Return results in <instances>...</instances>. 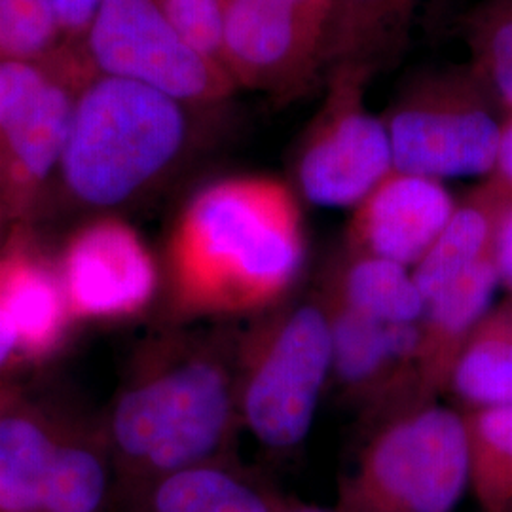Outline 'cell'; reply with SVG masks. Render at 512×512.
I'll use <instances>...</instances> for the list:
<instances>
[{"instance_id":"6da1fadb","label":"cell","mask_w":512,"mask_h":512,"mask_svg":"<svg viewBox=\"0 0 512 512\" xmlns=\"http://www.w3.org/2000/svg\"><path fill=\"white\" fill-rule=\"evenodd\" d=\"M308 256L293 186L234 175L202 186L165 245L167 306L179 319L256 317L291 298Z\"/></svg>"},{"instance_id":"7a4b0ae2","label":"cell","mask_w":512,"mask_h":512,"mask_svg":"<svg viewBox=\"0 0 512 512\" xmlns=\"http://www.w3.org/2000/svg\"><path fill=\"white\" fill-rule=\"evenodd\" d=\"M241 429L238 336L175 334L148 349L110 416L135 492L222 458Z\"/></svg>"},{"instance_id":"3957f363","label":"cell","mask_w":512,"mask_h":512,"mask_svg":"<svg viewBox=\"0 0 512 512\" xmlns=\"http://www.w3.org/2000/svg\"><path fill=\"white\" fill-rule=\"evenodd\" d=\"M188 145L184 103L101 76L74 101L59 171L78 202L112 209L162 183L181 164Z\"/></svg>"},{"instance_id":"277c9868","label":"cell","mask_w":512,"mask_h":512,"mask_svg":"<svg viewBox=\"0 0 512 512\" xmlns=\"http://www.w3.org/2000/svg\"><path fill=\"white\" fill-rule=\"evenodd\" d=\"M238 336L241 427L272 452L310 435L332 380L329 315L319 293L289 298Z\"/></svg>"},{"instance_id":"5b68a950","label":"cell","mask_w":512,"mask_h":512,"mask_svg":"<svg viewBox=\"0 0 512 512\" xmlns=\"http://www.w3.org/2000/svg\"><path fill=\"white\" fill-rule=\"evenodd\" d=\"M469 490L463 412L418 404L378 421L349 473L334 512H456Z\"/></svg>"},{"instance_id":"8992f818","label":"cell","mask_w":512,"mask_h":512,"mask_svg":"<svg viewBox=\"0 0 512 512\" xmlns=\"http://www.w3.org/2000/svg\"><path fill=\"white\" fill-rule=\"evenodd\" d=\"M384 120L399 171L437 181L494 171L503 112L469 65L414 76Z\"/></svg>"},{"instance_id":"52a82bcc","label":"cell","mask_w":512,"mask_h":512,"mask_svg":"<svg viewBox=\"0 0 512 512\" xmlns=\"http://www.w3.org/2000/svg\"><path fill=\"white\" fill-rule=\"evenodd\" d=\"M363 65L342 63L327 71L321 109L296 148V194L319 207H355L395 169L382 116L366 109Z\"/></svg>"},{"instance_id":"ba28073f","label":"cell","mask_w":512,"mask_h":512,"mask_svg":"<svg viewBox=\"0 0 512 512\" xmlns=\"http://www.w3.org/2000/svg\"><path fill=\"white\" fill-rule=\"evenodd\" d=\"M86 33L103 76L147 86L184 105L215 103L236 86L219 61L184 37L164 0H101Z\"/></svg>"},{"instance_id":"9c48e42d","label":"cell","mask_w":512,"mask_h":512,"mask_svg":"<svg viewBox=\"0 0 512 512\" xmlns=\"http://www.w3.org/2000/svg\"><path fill=\"white\" fill-rule=\"evenodd\" d=\"M327 25L293 0H222L219 63L234 84L293 99L323 69Z\"/></svg>"},{"instance_id":"30bf717a","label":"cell","mask_w":512,"mask_h":512,"mask_svg":"<svg viewBox=\"0 0 512 512\" xmlns=\"http://www.w3.org/2000/svg\"><path fill=\"white\" fill-rule=\"evenodd\" d=\"M57 272L73 319L122 321L147 310L162 270L145 239L124 220L105 217L74 232Z\"/></svg>"},{"instance_id":"8fae6325","label":"cell","mask_w":512,"mask_h":512,"mask_svg":"<svg viewBox=\"0 0 512 512\" xmlns=\"http://www.w3.org/2000/svg\"><path fill=\"white\" fill-rule=\"evenodd\" d=\"M329 315L332 380L340 395L376 421L418 406L416 325H384L317 289Z\"/></svg>"},{"instance_id":"7c38bea8","label":"cell","mask_w":512,"mask_h":512,"mask_svg":"<svg viewBox=\"0 0 512 512\" xmlns=\"http://www.w3.org/2000/svg\"><path fill=\"white\" fill-rule=\"evenodd\" d=\"M446 184L393 169L351 211L346 251L414 268L454 215Z\"/></svg>"},{"instance_id":"4fadbf2b","label":"cell","mask_w":512,"mask_h":512,"mask_svg":"<svg viewBox=\"0 0 512 512\" xmlns=\"http://www.w3.org/2000/svg\"><path fill=\"white\" fill-rule=\"evenodd\" d=\"M501 285L497 260H488L425 302L418 321L416 401L435 403L448 393L452 370Z\"/></svg>"},{"instance_id":"5bb4252c","label":"cell","mask_w":512,"mask_h":512,"mask_svg":"<svg viewBox=\"0 0 512 512\" xmlns=\"http://www.w3.org/2000/svg\"><path fill=\"white\" fill-rule=\"evenodd\" d=\"M0 319L29 359L54 353L73 319L57 268L27 243L0 251Z\"/></svg>"},{"instance_id":"9a60e30c","label":"cell","mask_w":512,"mask_h":512,"mask_svg":"<svg viewBox=\"0 0 512 512\" xmlns=\"http://www.w3.org/2000/svg\"><path fill=\"white\" fill-rule=\"evenodd\" d=\"M511 205V188L494 175L459 200L437 241L412 268L425 302L476 266L495 260L499 226Z\"/></svg>"},{"instance_id":"2e32d148","label":"cell","mask_w":512,"mask_h":512,"mask_svg":"<svg viewBox=\"0 0 512 512\" xmlns=\"http://www.w3.org/2000/svg\"><path fill=\"white\" fill-rule=\"evenodd\" d=\"M74 101L61 84L50 80L0 131L4 167L14 192L29 196L59 169L73 122Z\"/></svg>"},{"instance_id":"e0dca14e","label":"cell","mask_w":512,"mask_h":512,"mask_svg":"<svg viewBox=\"0 0 512 512\" xmlns=\"http://www.w3.org/2000/svg\"><path fill=\"white\" fill-rule=\"evenodd\" d=\"M283 499L228 461L164 476L135 492L133 512H281Z\"/></svg>"},{"instance_id":"ac0fdd59","label":"cell","mask_w":512,"mask_h":512,"mask_svg":"<svg viewBox=\"0 0 512 512\" xmlns=\"http://www.w3.org/2000/svg\"><path fill=\"white\" fill-rule=\"evenodd\" d=\"M418 0H332L323 69L342 63L376 74L401 52Z\"/></svg>"},{"instance_id":"d6986e66","label":"cell","mask_w":512,"mask_h":512,"mask_svg":"<svg viewBox=\"0 0 512 512\" xmlns=\"http://www.w3.org/2000/svg\"><path fill=\"white\" fill-rule=\"evenodd\" d=\"M321 289L384 325H416L425 310V298L410 268L346 249L330 264Z\"/></svg>"},{"instance_id":"ffe728a7","label":"cell","mask_w":512,"mask_h":512,"mask_svg":"<svg viewBox=\"0 0 512 512\" xmlns=\"http://www.w3.org/2000/svg\"><path fill=\"white\" fill-rule=\"evenodd\" d=\"M463 410L512 404V294L480 319L459 353L448 393Z\"/></svg>"},{"instance_id":"44dd1931","label":"cell","mask_w":512,"mask_h":512,"mask_svg":"<svg viewBox=\"0 0 512 512\" xmlns=\"http://www.w3.org/2000/svg\"><path fill=\"white\" fill-rule=\"evenodd\" d=\"M57 442L42 421L0 412V512H42Z\"/></svg>"},{"instance_id":"7402d4cb","label":"cell","mask_w":512,"mask_h":512,"mask_svg":"<svg viewBox=\"0 0 512 512\" xmlns=\"http://www.w3.org/2000/svg\"><path fill=\"white\" fill-rule=\"evenodd\" d=\"M469 444V490L480 512H512V404L461 410Z\"/></svg>"},{"instance_id":"603a6c76","label":"cell","mask_w":512,"mask_h":512,"mask_svg":"<svg viewBox=\"0 0 512 512\" xmlns=\"http://www.w3.org/2000/svg\"><path fill=\"white\" fill-rule=\"evenodd\" d=\"M469 67L503 116L512 112V0H484L465 21Z\"/></svg>"},{"instance_id":"cb8c5ba5","label":"cell","mask_w":512,"mask_h":512,"mask_svg":"<svg viewBox=\"0 0 512 512\" xmlns=\"http://www.w3.org/2000/svg\"><path fill=\"white\" fill-rule=\"evenodd\" d=\"M107 494L103 459L84 444H57L42 512H97Z\"/></svg>"},{"instance_id":"d4e9b609","label":"cell","mask_w":512,"mask_h":512,"mask_svg":"<svg viewBox=\"0 0 512 512\" xmlns=\"http://www.w3.org/2000/svg\"><path fill=\"white\" fill-rule=\"evenodd\" d=\"M59 33L50 0H0V57L35 61Z\"/></svg>"},{"instance_id":"484cf974","label":"cell","mask_w":512,"mask_h":512,"mask_svg":"<svg viewBox=\"0 0 512 512\" xmlns=\"http://www.w3.org/2000/svg\"><path fill=\"white\" fill-rule=\"evenodd\" d=\"M164 6L184 37L219 61L222 0H164Z\"/></svg>"},{"instance_id":"4316f807","label":"cell","mask_w":512,"mask_h":512,"mask_svg":"<svg viewBox=\"0 0 512 512\" xmlns=\"http://www.w3.org/2000/svg\"><path fill=\"white\" fill-rule=\"evenodd\" d=\"M52 78L35 61L0 57V131L25 109Z\"/></svg>"},{"instance_id":"83f0119b","label":"cell","mask_w":512,"mask_h":512,"mask_svg":"<svg viewBox=\"0 0 512 512\" xmlns=\"http://www.w3.org/2000/svg\"><path fill=\"white\" fill-rule=\"evenodd\" d=\"M99 2L101 0H50L65 33L86 31Z\"/></svg>"},{"instance_id":"f1b7e54d","label":"cell","mask_w":512,"mask_h":512,"mask_svg":"<svg viewBox=\"0 0 512 512\" xmlns=\"http://www.w3.org/2000/svg\"><path fill=\"white\" fill-rule=\"evenodd\" d=\"M495 260H497L501 285H505L509 294H512V205L507 209L499 226Z\"/></svg>"},{"instance_id":"f546056e","label":"cell","mask_w":512,"mask_h":512,"mask_svg":"<svg viewBox=\"0 0 512 512\" xmlns=\"http://www.w3.org/2000/svg\"><path fill=\"white\" fill-rule=\"evenodd\" d=\"M492 175L512 190V112L503 116Z\"/></svg>"},{"instance_id":"4dcf8cb0","label":"cell","mask_w":512,"mask_h":512,"mask_svg":"<svg viewBox=\"0 0 512 512\" xmlns=\"http://www.w3.org/2000/svg\"><path fill=\"white\" fill-rule=\"evenodd\" d=\"M18 353V344L14 334L0 319V366L6 365Z\"/></svg>"},{"instance_id":"1f68e13d","label":"cell","mask_w":512,"mask_h":512,"mask_svg":"<svg viewBox=\"0 0 512 512\" xmlns=\"http://www.w3.org/2000/svg\"><path fill=\"white\" fill-rule=\"evenodd\" d=\"M298 6H302L306 12H310L313 18L323 21L325 25H329L330 6L332 0H293Z\"/></svg>"},{"instance_id":"d6a6232c","label":"cell","mask_w":512,"mask_h":512,"mask_svg":"<svg viewBox=\"0 0 512 512\" xmlns=\"http://www.w3.org/2000/svg\"><path fill=\"white\" fill-rule=\"evenodd\" d=\"M281 512H334V509H325V507H317V505L293 501V499H283Z\"/></svg>"},{"instance_id":"836d02e7","label":"cell","mask_w":512,"mask_h":512,"mask_svg":"<svg viewBox=\"0 0 512 512\" xmlns=\"http://www.w3.org/2000/svg\"><path fill=\"white\" fill-rule=\"evenodd\" d=\"M6 403H8V397H6V393L0 389V412L6 410Z\"/></svg>"}]
</instances>
